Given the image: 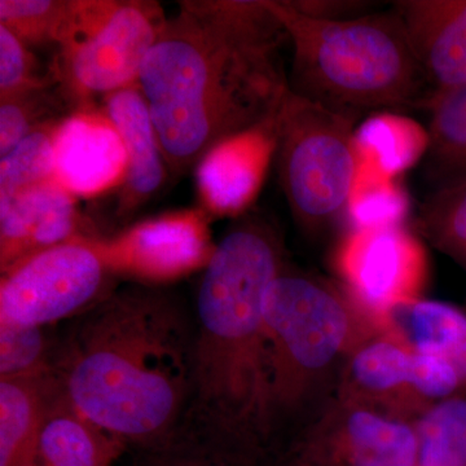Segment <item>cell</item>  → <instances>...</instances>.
<instances>
[{
    "label": "cell",
    "mask_w": 466,
    "mask_h": 466,
    "mask_svg": "<svg viewBox=\"0 0 466 466\" xmlns=\"http://www.w3.org/2000/svg\"><path fill=\"white\" fill-rule=\"evenodd\" d=\"M284 46L268 0L179 3L137 79L170 173L278 115L289 92Z\"/></svg>",
    "instance_id": "obj_1"
},
{
    "label": "cell",
    "mask_w": 466,
    "mask_h": 466,
    "mask_svg": "<svg viewBox=\"0 0 466 466\" xmlns=\"http://www.w3.org/2000/svg\"><path fill=\"white\" fill-rule=\"evenodd\" d=\"M192 339L167 294L131 287L81 314L55 354L61 394L118 440L150 441L177 424L193 388Z\"/></svg>",
    "instance_id": "obj_2"
},
{
    "label": "cell",
    "mask_w": 466,
    "mask_h": 466,
    "mask_svg": "<svg viewBox=\"0 0 466 466\" xmlns=\"http://www.w3.org/2000/svg\"><path fill=\"white\" fill-rule=\"evenodd\" d=\"M283 253L265 217H242L218 242L198 285L192 390L204 424L232 440L265 435L275 415L263 303Z\"/></svg>",
    "instance_id": "obj_3"
},
{
    "label": "cell",
    "mask_w": 466,
    "mask_h": 466,
    "mask_svg": "<svg viewBox=\"0 0 466 466\" xmlns=\"http://www.w3.org/2000/svg\"><path fill=\"white\" fill-rule=\"evenodd\" d=\"M268 2L289 38L291 94L358 119L431 103L433 90L395 9L323 18L291 0Z\"/></svg>",
    "instance_id": "obj_4"
},
{
    "label": "cell",
    "mask_w": 466,
    "mask_h": 466,
    "mask_svg": "<svg viewBox=\"0 0 466 466\" xmlns=\"http://www.w3.org/2000/svg\"><path fill=\"white\" fill-rule=\"evenodd\" d=\"M263 317L274 412L299 406L377 332L345 291L285 267L266 291Z\"/></svg>",
    "instance_id": "obj_5"
},
{
    "label": "cell",
    "mask_w": 466,
    "mask_h": 466,
    "mask_svg": "<svg viewBox=\"0 0 466 466\" xmlns=\"http://www.w3.org/2000/svg\"><path fill=\"white\" fill-rule=\"evenodd\" d=\"M167 18L147 0H70L51 67L76 110L137 84Z\"/></svg>",
    "instance_id": "obj_6"
},
{
    "label": "cell",
    "mask_w": 466,
    "mask_h": 466,
    "mask_svg": "<svg viewBox=\"0 0 466 466\" xmlns=\"http://www.w3.org/2000/svg\"><path fill=\"white\" fill-rule=\"evenodd\" d=\"M358 118L288 92L275 118V161L294 219L309 232L346 211L358 167Z\"/></svg>",
    "instance_id": "obj_7"
},
{
    "label": "cell",
    "mask_w": 466,
    "mask_h": 466,
    "mask_svg": "<svg viewBox=\"0 0 466 466\" xmlns=\"http://www.w3.org/2000/svg\"><path fill=\"white\" fill-rule=\"evenodd\" d=\"M112 276L90 235L35 251L2 272L0 321L46 328L84 314L106 297Z\"/></svg>",
    "instance_id": "obj_8"
},
{
    "label": "cell",
    "mask_w": 466,
    "mask_h": 466,
    "mask_svg": "<svg viewBox=\"0 0 466 466\" xmlns=\"http://www.w3.org/2000/svg\"><path fill=\"white\" fill-rule=\"evenodd\" d=\"M333 267L377 332L388 329L398 309L421 299L429 279L425 245L404 226L350 228L334 250Z\"/></svg>",
    "instance_id": "obj_9"
},
{
    "label": "cell",
    "mask_w": 466,
    "mask_h": 466,
    "mask_svg": "<svg viewBox=\"0 0 466 466\" xmlns=\"http://www.w3.org/2000/svg\"><path fill=\"white\" fill-rule=\"evenodd\" d=\"M339 390V400L406 421L438 401L466 394L452 367L420 354L391 332L373 333L350 354Z\"/></svg>",
    "instance_id": "obj_10"
},
{
    "label": "cell",
    "mask_w": 466,
    "mask_h": 466,
    "mask_svg": "<svg viewBox=\"0 0 466 466\" xmlns=\"http://www.w3.org/2000/svg\"><path fill=\"white\" fill-rule=\"evenodd\" d=\"M97 244L113 275L147 284L170 283L204 269L217 247L202 208L149 218Z\"/></svg>",
    "instance_id": "obj_11"
},
{
    "label": "cell",
    "mask_w": 466,
    "mask_h": 466,
    "mask_svg": "<svg viewBox=\"0 0 466 466\" xmlns=\"http://www.w3.org/2000/svg\"><path fill=\"white\" fill-rule=\"evenodd\" d=\"M299 466H419L413 422L339 400L300 444Z\"/></svg>",
    "instance_id": "obj_12"
},
{
    "label": "cell",
    "mask_w": 466,
    "mask_h": 466,
    "mask_svg": "<svg viewBox=\"0 0 466 466\" xmlns=\"http://www.w3.org/2000/svg\"><path fill=\"white\" fill-rule=\"evenodd\" d=\"M76 198L56 177L0 192L2 272L35 251L85 235Z\"/></svg>",
    "instance_id": "obj_13"
},
{
    "label": "cell",
    "mask_w": 466,
    "mask_h": 466,
    "mask_svg": "<svg viewBox=\"0 0 466 466\" xmlns=\"http://www.w3.org/2000/svg\"><path fill=\"white\" fill-rule=\"evenodd\" d=\"M55 174L76 198H94L124 182L127 156L121 137L103 109L76 110L57 125Z\"/></svg>",
    "instance_id": "obj_14"
},
{
    "label": "cell",
    "mask_w": 466,
    "mask_h": 466,
    "mask_svg": "<svg viewBox=\"0 0 466 466\" xmlns=\"http://www.w3.org/2000/svg\"><path fill=\"white\" fill-rule=\"evenodd\" d=\"M275 118L220 143L198 162L205 213L238 217L251 207L275 159Z\"/></svg>",
    "instance_id": "obj_15"
},
{
    "label": "cell",
    "mask_w": 466,
    "mask_h": 466,
    "mask_svg": "<svg viewBox=\"0 0 466 466\" xmlns=\"http://www.w3.org/2000/svg\"><path fill=\"white\" fill-rule=\"evenodd\" d=\"M103 110L115 125L127 156L125 179L116 188V217L127 219L157 195L170 170L137 84L103 97Z\"/></svg>",
    "instance_id": "obj_16"
},
{
    "label": "cell",
    "mask_w": 466,
    "mask_h": 466,
    "mask_svg": "<svg viewBox=\"0 0 466 466\" xmlns=\"http://www.w3.org/2000/svg\"><path fill=\"white\" fill-rule=\"evenodd\" d=\"M433 96L466 86V0H403L394 5Z\"/></svg>",
    "instance_id": "obj_17"
},
{
    "label": "cell",
    "mask_w": 466,
    "mask_h": 466,
    "mask_svg": "<svg viewBox=\"0 0 466 466\" xmlns=\"http://www.w3.org/2000/svg\"><path fill=\"white\" fill-rule=\"evenodd\" d=\"M58 391L54 370L0 379V466H36L43 426Z\"/></svg>",
    "instance_id": "obj_18"
},
{
    "label": "cell",
    "mask_w": 466,
    "mask_h": 466,
    "mask_svg": "<svg viewBox=\"0 0 466 466\" xmlns=\"http://www.w3.org/2000/svg\"><path fill=\"white\" fill-rule=\"evenodd\" d=\"M385 332L397 334L410 349L440 359L458 373L466 391V314L440 300L419 299L392 315Z\"/></svg>",
    "instance_id": "obj_19"
},
{
    "label": "cell",
    "mask_w": 466,
    "mask_h": 466,
    "mask_svg": "<svg viewBox=\"0 0 466 466\" xmlns=\"http://www.w3.org/2000/svg\"><path fill=\"white\" fill-rule=\"evenodd\" d=\"M119 441L81 415L58 391L43 426L36 466H109Z\"/></svg>",
    "instance_id": "obj_20"
},
{
    "label": "cell",
    "mask_w": 466,
    "mask_h": 466,
    "mask_svg": "<svg viewBox=\"0 0 466 466\" xmlns=\"http://www.w3.org/2000/svg\"><path fill=\"white\" fill-rule=\"evenodd\" d=\"M354 144L359 159L400 179L425 159L431 137L428 128L415 119L398 112H380L357 126Z\"/></svg>",
    "instance_id": "obj_21"
},
{
    "label": "cell",
    "mask_w": 466,
    "mask_h": 466,
    "mask_svg": "<svg viewBox=\"0 0 466 466\" xmlns=\"http://www.w3.org/2000/svg\"><path fill=\"white\" fill-rule=\"evenodd\" d=\"M425 174L435 189L466 180V86L434 95Z\"/></svg>",
    "instance_id": "obj_22"
},
{
    "label": "cell",
    "mask_w": 466,
    "mask_h": 466,
    "mask_svg": "<svg viewBox=\"0 0 466 466\" xmlns=\"http://www.w3.org/2000/svg\"><path fill=\"white\" fill-rule=\"evenodd\" d=\"M410 211V195L400 179L383 173L372 162L358 158L345 211L351 228L404 226Z\"/></svg>",
    "instance_id": "obj_23"
},
{
    "label": "cell",
    "mask_w": 466,
    "mask_h": 466,
    "mask_svg": "<svg viewBox=\"0 0 466 466\" xmlns=\"http://www.w3.org/2000/svg\"><path fill=\"white\" fill-rule=\"evenodd\" d=\"M76 112L57 82L0 97V157L43 126Z\"/></svg>",
    "instance_id": "obj_24"
},
{
    "label": "cell",
    "mask_w": 466,
    "mask_h": 466,
    "mask_svg": "<svg viewBox=\"0 0 466 466\" xmlns=\"http://www.w3.org/2000/svg\"><path fill=\"white\" fill-rule=\"evenodd\" d=\"M413 426L419 466H466V394L433 404Z\"/></svg>",
    "instance_id": "obj_25"
},
{
    "label": "cell",
    "mask_w": 466,
    "mask_h": 466,
    "mask_svg": "<svg viewBox=\"0 0 466 466\" xmlns=\"http://www.w3.org/2000/svg\"><path fill=\"white\" fill-rule=\"evenodd\" d=\"M416 223L434 247L466 267V180L435 189Z\"/></svg>",
    "instance_id": "obj_26"
},
{
    "label": "cell",
    "mask_w": 466,
    "mask_h": 466,
    "mask_svg": "<svg viewBox=\"0 0 466 466\" xmlns=\"http://www.w3.org/2000/svg\"><path fill=\"white\" fill-rule=\"evenodd\" d=\"M70 0H0V25L30 50L57 48Z\"/></svg>",
    "instance_id": "obj_27"
},
{
    "label": "cell",
    "mask_w": 466,
    "mask_h": 466,
    "mask_svg": "<svg viewBox=\"0 0 466 466\" xmlns=\"http://www.w3.org/2000/svg\"><path fill=\"white\" fill-rule=\"evenodd\" d=\"M55 354L45 328L0 321V379L52 372Z\"/></svg>",
    "instance_id": "obj_28"
},
{
    "label": "cell",
    "mask_w": 466,
    "mask_h": 466,
    "mask_svg": "<svg viewBox=\"0 0 466 466\" xmlns=\"http://www.w3.org/2000/svg\"><path fill=\"white\" fill-rule=\"evenodd\" d=\"M57 82L54 72H43L33 50L0 25V97Z\"/></svg>",
    "instance_id": "obj_29"
},
{
    "label": "cell",
    "mask_w": 466,
    "mask_h": 466,
    "mask_svg": "<svg viewBox=\"0 0 466 466\" xmlns=\"http://www.w3.org/2000/svg\"><path fill=\"white\" fill-rule=\"evenodd\" d=\"M170 466H210V465L200 464V462L180 461V462H177V464H173Z\"/></svg>",
    "instance_id": "obj_30"
}]
</instances>
